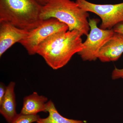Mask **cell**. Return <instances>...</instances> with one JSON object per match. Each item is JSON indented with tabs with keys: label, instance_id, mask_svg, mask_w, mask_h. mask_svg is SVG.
<instances>
[{
	"label": "cell",
	"instance_id": "1",
	"mask_svg": "<svg viewBox=\"0 0 123 123\" xmlns=\"http://www.w3.org/2000/svg\"><path fill=\"white\" fill-rule=\"evenodd\" d=\"M83 34L77 30L53 34L40 44L37 54L54 70L63 68L83 49Z\"/></svg>",
	"mask_w": 123,
	"mask_h": 123
},
{
	"label": "cell",
	"instance_id": "2",
	"mask_svg": "<svg viewBox=\"0 0 123 123\" xmlns=\"http://www.w3.org/2000/svg\"><path fill=\"white\" fill-rule=\"evenodd\" d=\"M89 14L76 2L71 0H47L43 6L40 18L44 20L55 18L66 24L69 31L77 30L87 36L90 31Z\"/></svg>",
	"mask_w": 123,
	"mask_h": 123
},
{
	"label": "cell",
	"instance_id": "3",
	"mask_svg": "<svg viewBox=\"0 0 123 123\" xmlns=\"http://www.w3.org/2000/svg\"><path fill=\"white\" fill-rule=\"evenodd\" d=\"M42 5L37 0H0V21L31 31L39 26Z\"/></svg>",
	"mask_w": 123,
	"mask_h": 123
},
{
	"label": "cell",
	"instance_id": "4",
	"mask_svg": "<svg viewBox=\"0 0 123 123\" xmlns=\"http://www.w3.org/2000/svg\"><path fill=\"white\" fill-rule=\"evenodd\" d=\"M68 30L66 24L56 18H49L43 20L39 26L30 31L28 35L19 43L25 49L29 55H35L37 54L40 44L49 36Z\"/></svg>",
	"mask_w": 123,
	"mask_h": 123
},
{
	"label": "cell",
	"instance_id": "5",
	"mask_svg": "<svg viewBox=\"0 0 123 123\" xmlns=\"http://www.w3.org/2000/svg\"><path fill=\"white\" fill-rule=\"evenodd\" d=\"M98 22L96 18H89L90 31L83 43V49L78 53L84 61H95L98 59L99 51L115 33L113 29H100L98 26Z\"/></svg>",
	"mask_w": 123,
	"mask_h": 123
},
{
	"label": "cell",
	"instance_id": "6",
	"mask_svg": "<svg viewBox=\"0 0 123 123\" xmlns=\"http://www.w3.org/2000/svg\"><path fill=\"white\" fill-rule=\"evenodd\" d=\"M75 2L85 11L99 17L102 20L100 29L111 30L123 22V2L116 4H97L86 0H76Z\"/></svg>",
	"mask_w": 123,
	"mask_h": 123
},
{
	"label": "cell",
	"instance_id": "7",
	"mask_svg": "<svg viewBox=\"0 0 123 123\" xmlns=\"http://www.w3.org/2000/svg\"><path fill=\"white\" fill-rule=\"evenodd\" d=\"M29 31L17 27L10 23L0 21V57L14 44L25 38Z\"/></svg>",
	"mask_w": 123,
	"mask_h": 123
},
{
	"label": "cell",
	"instance_id": "8",
	"mask_svg": "<svg viewBox=\"0 0 123 123\" xmlns=\"http://www.w3.org/2000/svg\"><path fill=\"white\" fill-rule=\"evenodd\" d=\"M123 53V34L115 32L102 47L98 59L102 62L117 61Z\"/></svg>",
	"mask_w": 123,
	"mask_h": 123
},
{
	"label": "cell",
	"instance_id": "9",
	"mask_svg": "<svg viewBox=\"0 0 123 123\" xmlns=\"http://www.w3.org/2000/svg\"><path fill=\"white\" fill-rule=\"evenodd\" d=\"M15 86L14 82H10L4 98L0 104V113L8 123H11L18 115L16 110Z\"/></svg>",
	"mask_w": 123,
	"mask_h": 123
},
{
	"label": "cell",
	"instance_id": "10",
	"mask_svg": "<svg viewBox=\"0 0 123 123\" xmlns=\"http://www.w3.org/2000/svg\"><path fill=\"white\" fill-rule=\"evenodd\" d=\"M47 98L40 95L36 92L26 96L23 98V105L20 114L27 115H37L39 112H47Z\"/></svg>",
	"mask_w": 123,
	"mask_h": 123
},
{
	"label": "cell",
	"instance_id": "11",
	"mask_svg": "<svg viewBox=\"0 0 123 123\" xmlns=\"http://www.w3.org/2000/svg\"><path fill=\"white\" fill-rule=\"evenodd\" d=\"M47 112L49 116L44 118H40L36 123H85L81 120L67 118L60 114L51 100L48 101Z\"/></svg>",
	"mask_w": 123,
	"mask_h": 123
},
{
	"label": "cell",
	"instance_id": "12",
	"mask_svg": "<svg viewBox=\"0 0 123 123\" xmlns=\"http://www.w3.org/2000/svg\"><path fill=\"white\" fill-rule=\"evenodd\" d=\"M40 117L38 115H27L18 114L11 123H32L36 122Z\"/></svg>",
	"mask_w": 123,
	"mask_h": 123
},
{
	"label": "cell",
	"instance_id": "13",
	"mask_svg": "<svg viewBox=\"0 0 123 123\" xmlns=\"http://www.w3.org/2000/svg\"><path fill=\"white\" fill-rule=\"evenodd\" d=\"M111 77L114 80L123 79V68L119 69L115 67L111 73Z\"/></svg>",
	"mask_w": 123,
	"mask_h": 123
},
{
	"label": "cell",
	"instance_id": "14",
	"mask_svg": "<svg viewBox=\"0 0 123 123\" xmlns=\"http://www.w3.org/2000/svg\"><path fill=\"white\" fill-rule=\"evenodd\" d=\"M7 86L4 84L0 82V104L1 103L4 98L7 91Z\"/></svg>",
	"mask_w": 123,
	"mask_h": 123
},
{
	"label": "cell",
	"instance_id": "15",
	"mask_svg": "<svg viewBox=\"0 0 123 123\" xmlns=\"http://www.w3.org/2000/svg\"><path fill=\"white\" fill-rule=\"evenodd\" d=\"M113 29L115 32L123 34V22L117 24Z\"/></svg>",
	"mask_w": 123,
	"mask_h": 123
},
{
	"label": "cell",
	"instance_id": "16",
	"mask_svg": "<svg viewBox=\"0 0 123 123\" xmlns=\"http://www.w3.org/2000/svg\"><path fill=\"white\" fill-rule=\"evenodd\" d=\"M42 5L44 6L47 3V0H37Z\"/></svg>",
	"mask_w": 123,
	"mask_h": 123
}]
</instances>
